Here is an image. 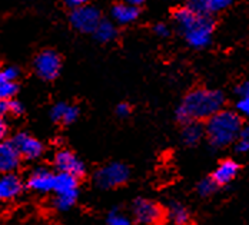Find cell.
<instances>
[{
    "instance_id": "10",
    "label": "cell",
    "mask_w": 249,
    "mask_h": 225,
    "mask_svg": "<svg viewBox=\"0 0 249 225\" xmlns=\"http://www.w3.org/2000/svg\"><path fill=\"white\" fill-rule=\"evenodd\" d=\"M12 144L15 145L16 150L19 152L20 158L27 159V161H33V159H37L42 153H43V145L39 139L33 138L32 135L25 133V132H20L18 133Z\"/></svg>"
},
{
    "instance_id": "9",
    "label": "cell",
    "mask_w": 249,
    "mask_h": 225,
    "mask_svg": "<svg viewBox=\"0 0 249 225\" xmlns=\"http://www.w3.org/2000/svg\"><path fill=\"white\" fill-rule=\"evenodd\" d=\"M54 167L59 172H66L76 178H82L86 172L85 164L76 156L72 150H60L54 155Z\"/></svg>"
},
{
    "instance_id": "16",
    "label": "cell",
    "mask_w": 249,
    "mask_h": 225,
    "mask_svg": "<svg viewBox=\"0 0 249 225\" xmlns=\"http://www.w3.org/2000/svg\"><path fill=\"white\" fill-rule=\"evenodd\" d=\"M19 77V71L16 68H4L0 71V99H12L18 92L16 79Z\"/></svg>"
},
{
    "instance_id": "8",
    "label": "cell",
    "mask_w": 249,
    "mask_h": 225,
    "mask_svg": "<svg viewBox=\"0 0 249 225\" xmlns=\"http://www.w3.org/2000/svg\"><path fill=\"white\" fill-rule=\"evenodd\" d=\"M62 60L60 56L53 50H43L35 59V71L45 80H53L60 74Z\"/></svg>"
},
{
    "instance_id": "14",
    "label": "cell",
    "mask_w": 249,
    "mask_h": 225,
    "mask_svg": "<svg viewBox=\"0 0 249 225\" xmlns=\"http://www.w3.org/2000/svg\"><path fill=\"white\" fill-rule=\"evenodd\" d=\"M232 4V0H189L188 7L195 10L196 13L213 16L219 12H224Z\"/></svg>"
},
{
    "instance_id": "20",
    "label": "cell",
    "mask_w": 249,
    "mask_h": 225,
    "mask_svg": "<svg viewBox=\"0 0 249 225\" xmlns=\"http://www.w3.org/2000/svg\"><path fill=\"white\" fill-rule=\"evenodd\" d=\"M166 218H169L176 225H189L191 214L189 211L179 202H171L166 209Z\"/></svg>"
},
{
    "instance_id": "15",
    "label": "cell",
    "mask_w": 249,
    "mask_h": 225,
    "mask_svg": "<svg viewBox=\"0 0 249 225\" xmlns=\"http://www.w3.org/2000/svg\"><path fill=\"white\" fill-rule=\"evenodd\" d=\"M239 172V165L233 159H224L219 162L216 169L212 174V179L216 182L218 187H224L231 184Z\"/></svg>"
},
{
    "instance_id": "26",
    "label": "cell",
    "mask_w": 249,
    "mask_h": 225,
    "mask_svg": "<svg viewBox=\"0 0 249 225\" xmlns=\"http://www.w3.org/2000/svg\"><path fill=\"white\" fill-rule=\"evenodd\" d=\"M22 112H23V106H22V103H20V102L9 99V113L20 115Z\"/></svg>"
},
{
    "instance_id": "17",
    "label": "cell",
    "mask_w": 249,
    "mask_h": 225,
    "mask_svg": "<svg viewBox=\"0 0 249 225\" xmlns=\"http://www.w3.org/2000/svg\"><path fill=\"white\" fill-rule=\"evenodd\" d=\"M52 119L54 122H62L65 125L73 124L79 116V108L75 105H68L65 102H59L52 108Z\"/></svg>"
},
{
    "instance_id": "24",
    "label": "cell",
    "mask_w": 249,
    "mask_h": 225,
    "mask_svg": "<svg viewBox=\"0 0 249 225\" xmlns=\"http://www.w3.org/2000/svg\"><path fill=\"white\" fill-rule=\"evenodd\" d=\"M107 225H130V220L121 214L118 208H115L107 215Z\"/></svg>"
},
{
    "instance_id": "11",
    "label": "cell",
    "mask_w": 249,
    "mask_h": 225,
    "mask_svg": "<svg viewBox=\"0 0 249 225\" xmlns=\"http://www.w3.org/2000/svg\"><path fill=\"white\" fill-rule=\"evenodd\" d=\"M20 159L22 158L12 141H0V174L15 172L20 164Z\"/></svg>"
},
{
    "instance_id": "1",
    "label": "cell",
    "mask_w": 249,
    "mask_h": 225,
    "mask_svg": "<svg viewBox=\"0 0 249 225\" xmlns=\"http://www.w3.org/2000/svg\"><path fill=\"white\" fill-rule=\"evenodd\" d=\"M225 96L221 91L198 88L191 91L176 109V119L180 124L191 121H206L222 109Z\"/></svg>"
},
{
    "instance_id": "13",
    "label": "cell",
    "mask_w": 249,
    "mask_h": 225,
    "mask_svg": "<svg viewBox=\"0 0 249 225\" xmlns=\"http://www.w3.org/2000/svg\"><path fill=\"white\" fill-rule=\"evenodd\" d=\"M22 189L23 184L15 172L0 174V201L15 200Z\"/></svg>"
},
{
    "instance_id": "25",
    "label": "cell",
    "mask_w": 249,
    "mask_h": 225,
    "mask_svg": "<svg viewBox=\"0 0 249 225\" xmlns=\"http://www.w3.org/2000/svg\"><path fill=\"white\" fill-rule=\"evenodd\" d=\"M235 108H236V113H238L239 116L249 118V96L238 98Z\"/></svg>"
},
{
    "instance_id": "3",
    "label": "cell",
    "mask_w": 249,
    "mask_h": 225,
    "mask_svg": "<svg viewBox=\"0 0 249 225\" xmlns=\"http://www.w3.org/2000/svg\"><path fill=\"white\" fill-rule=\"evenodd\" d=\"M242 128L241 116L233 111L221 109L206 119L205 135L215 148H225L235 142Z\"/></svg>"
},
{
    "instance_id": "4",
    "label": "cell",
    "mask_w": 249,
    "mask_h": 225,
    "mask_svg": "<svg viewBox=\"0 0 249 225\" xmlns=\"http://www.w3.org/2000/svg\"><path fill=\"white\" fill-rule=\"evenodd\" d=\"M79 178L75 175L66 174V172H57L54 174L53 182V191L54 200L53 205L59 211H68L75 205L79 194Z\"/></svg>"
},
{
    "instance_id": "33",
    "label": "cell",
    "mask_w": 249,
    "mask_h": 225,
    "mask_svg": "<svg viewBox=\"0 0 249 225\" xmlns=\"http://www.w3.org/2000/svg\"><path fill=\"white\" fill-rule=\"evenodd\" d=\"M126 3H129V4H133V6H139V4H142L145 0H124Z\"/></svg>"
},
{
    "instance_id": "7",
    "label": "cell",
    "mask_w": 249,
    "mask_h": 225,
    "mask_svg": "<svg viewBox=\"0 0 249 225\" xmlns=\"http://www.w3.org/2000/svg\"><path fill=\"white\" fill-rule=\"evenodd\" d=\"M100 13L99 10L93 6L83 4L80 7L75 9L71 16V23L76 30L83 32V33H90L99 25Z\"/></svg>"
},
{
    "instance_id": "21",
    "label": "cell",
    "mask_w": 249,
    "mask_h": 225,
    "mask_svg": "<svg viewBox=\"0 0 249 225\" xmlns=\"http://www.w3.org/2000/svg\"><path fill=\"white\" fill-rule=\"evenodd\" d=\"M96 39L102 42V43H106V42H110L116 38V29L112 22H107V20H100L99 25L96 26V29L93 30Z\"/></svg>"
},
{
    "instance_id": "5",
    "label": "cell",
    "mask_w": 249,
    "mask_h": 225,
    "mask_svg": "<svg viewBox=\"0 0 249 225\" xmlns=\"http://www.w3.org/2000/svg\"><path fill=\"white\" fill-rule=\"evenodd\" d=\"M132 212L138 223L145 225H159L166 220V211L159 204L145 198L133 202Z\"/></svg>"
},
{
    "instance_id": "23",
    "label": "cell",
    "mask_w": 249,
    "mask_h": 225,
    "mask_svg": "<svg viewBox=\"0 0 249 225\" xmlns=\"http://www.w3.org/2000/svg\"><path fill=\"white\" fill-rule=\"evenodd\" d=\"M216 188H218V185H216V182L212 179V176H211V178L202 179L199 184H198V187H196L198 194H199L200 197H211V195L216 191Z\"/></svg>"
},
{
    "instance_id": "18",
    "label": "cell",
    "mask_w": 249,
    "mask_h": 225,
    "mask_svg": "<svg viewBox=\"0 0 249 225\" xmlns=\"http://www.w3.org/2000/svg\"><path fill=\"white\" fill-rule=\"evenodd\" d=\"M138 16H139L138 6L129 4L126 1L113 6V9H112V18H113V20H116L121 25H127V23L135 22L138 19Z\"/></svg>"
},
{
    "instance_id": "28",
    "label": "cell",
    "mask_w": 249,
    "mask_h": 225,
    "mask_svg": "<svg viewBox=\"0 0 249 225\" xmlns=\"http://www.w3.org/2000/svg\"><path fill=\"white\" fill-rule=\"evenodd\" d=\"M116 113L119 115V116H127L129 113H130V106L127 105V103H119L118 105V108H116Z\"/></svg>"
},
{
    "instance_id": "27",
    "label": "cell",
    "mask_w": 249,
    "mask_h": 225,
    "mask_svg": "<svg viewBox=\"0 0 249 225\" xmlns=\"http://www.w3.org/2000/svg\"><path fill=\"white\" fill-rule=\"evenodd\" d=\"M236 95L238 98H244V96H249V82H244L241 85L236 86Z\"/></svg>"
},
{
    "instance_id": "22",
    "label": "cell",
    "mask_w": 249,
    "mask_h": 225,
    "mask_svg": "<svg viewBox=\"0 0 249 225\" xmlns=\"http://www.w3.org/2000/svg\"><path fill=\"white\" fill-rule=\"evenodd\" d=\"M233 144H235V148L238 152H241V153L249 152V125H242Z\"/></svg>"
},
{
    "instance_id": "19",
    "label": "cell",
    "mask_w": 249,
    "mask_h": 225,
    "mask_svg": "<svg viewBox=\"0 0 249 225\" xmlns=\"http://www.w3.org/2000/svg\"><path fill=\"white\" fill-rule=\"evenodd\" d=\"M205 136V128L200 125L199 121H191L183 124L182 129V141L188 147L198 145Z\"/></svg>"
},
{
    "instance_id": "30",
    "label": "cell",
    "mask_w": 249,
    "mask_h": 225,
    "mask_svg": "<svg viewBox=\"0 0 249 225\" xmlns=\"http://www.w3.org/2000/svg\"><path fill=\"white\" fill-rule=\"evenodd\" d=\"M6 135H7V124L4 121V116L0 115V141H3Z\"/></svg>"
},
{
    "instance_id": "2",
    "label": "cell",
    "mask_w": 249,
    "mask_h": 225,
    "mask_svg": "<svg viewBox=\"0 0 249 225\" xmlns=\"http://www.w3.org/2000/svg\"><path fill=\"white\" fill-rule=\"evenodd\" d=\"M174 19L179 32L191 48L203 49L209 46L215 30V22L212 16L200 15L185 6L175 10Z\"/></svg>"
},
{
    "instance_id": "6",
    "label": "cell",
    "mask_w": 249,
    "mask_h": 225,
    "mask_svg": "<svg viewBox=\"0 0 249 225\" xmlns=\"http://www.w3.org/2000/svg\"><path fill=\"white\" fill-rule=\"evenodd\" d=\"M129 179V169L121 162H112L102 167L95 175V181L100 188L112 189L124 185Z\"/></svg>"
},
{
    "instance_id": "32",
    "label": "cell",
    "mask_w": 249,
    "mask_h": 225,
    "mask_svg": "<svg viewBox=\"0 0 249 225\" xmlns=\"http://www.w3.org/2000/svg\"><path fill=\"white\" fill-rule=\"evenodd\" d=\"M6 113H9V100L0 99V115L4 116Z\"/></svg>"
},
{
    "instance_id": "12",
    "label": "cell",
    "mask_w": 249,
    "mask_h": 225,
    "mask_svg": "<svg viewBox=\"0 0 249 225\" xmlns=\"http://www.w3.org/2000/svg\"><path fill=\"white\" fill-rule=\"evenodd\" d=\"M53 182H54V174L53 172H50L46 168H37L29 176L27 187L32 191L46 194V192L53 191Z\"/></svg>"
},
{
    "instance_id": "29",
    "label": "cell",
    "mask_w": 249,
    "mask_h": 225,
    "mask_svg": "<svg viewBox=\"0 0 249 225\" xmlns=\"http://www.w3.org/2000/svg\"><path fill=\"white\" fill-rule=\"evenodd\" d=\"M155 32L159 36H168L169 35V27L165 23H158V25L155 26Z\"/></svg>"
},
{
    "instance_id": "31",
    "label": "cell",
    "mask_w": 249,
    "mask_h": 225,
    "mask_svg": "<svg viewBox=\"0 0 249 225\" xmlns=\"http://www.w3.org/2000/svg\"><path fill=\"white\" fill-rule=\"evenodd\" d=\"M85 1L86 0H66V4L71 7V9H77V7H80V6H83L85 4Z\"/></svg>"
}]
</instances>
